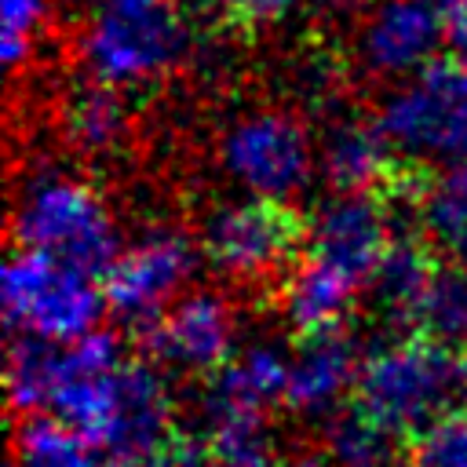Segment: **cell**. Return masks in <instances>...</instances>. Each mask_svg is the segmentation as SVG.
<instances>
[{
	"mask_svg": "<svg viewBox=\"0 0 467 467\" xmlns=\"http://www.w3.org/2000/svg\"><path fill=\"white\" fill-rule=\"evenodd\" d=\"M11 234L18 248L44 252L88 274H106L120 255L117 223L99 190L55 164H40L22 179Z\"/></svg>",
	"mask_w": 467,
	"mask_h": 467,
	"instance_id": "obj_1",
	"label": "cell"
},
{
	"mask_svg": "<svg viewBox=\"0 0 467 467\" xmlns=\"http://www.w3.org/2000/svg\"><path fill=\"white\" fill-rule=\"evenodd\" d=\"M452 390H460V358L423 332L379 343L361 358L354 383L358 409L409 441L449 412Z\"/></svg>",
	"mask_w": 467,
	"mask_h": 467,
	"instance_id": "obj_2",
	"label": "cell"
},
{
	"mask_svg": "<svg viewBox=\"0 0 467 467\" xmlns=\"http://www.w3.org/2000/svg\"><path fill=\"white\" fill-rule=\"evenodd\" d=\"M190 44L179 0H99L80 33V58L88 77L124 91L171 73Z\"/></svg>",
	"mask_w": 467,
	"mask_h": 467,
	"instance_id": "obj_3",
	"label": "cell"
},
{
	"mask_svg": "<svg viewBox=\"0 0 467 467\" xmlns=\"http://www.w3.org/2000/svg\"><path fill=\"white\" fill-rule=\"evenodd\" d=\"M102 306V285L80 266L29 248H18L4 266V314L22 336L73 343L95 332Z\"/></svg>",
	"mask_w": 467,
	"mask_h": 467,
	"instance_id": "obj_4",
	"label": "cell"
},
{
	"mask_svg": "<svg viewBox=\"0 0 467 467\" xmlns=\"http://www.w3.org/2000/svg\"><path fill=\"white\" fill-rule=\"evenodd\" d=\"M379 128L412 161H467V58H431L383 102Z\"/></svg>",
	"mask_w": 467,
	"mask_h": 467,
	"instance_id": "obj_5",
	"label": "cell"
},
{
	"mask_svg": "<svg viewBox=\"0 0 467 467\" xmlns=\"http://www.w3.org/2000/svg\"><path fill=\"white\" fill-rule=\"evenodd\" d=\"M303 244H306L303 219L285 201H270V197H248L215 208L201 237L208 263L234 281L285 277Z\"/></svg>",
	"mask_w": 467,
	"mask_h": 467,
	"instance_id": "obj_6",
	"label": "cell"
},
{
	"mask_svg": "<svg viewBox=\"0 0 467 467\" xmlns=\"http://www.w3.org/2000/svg\"><path fill=\"white\" fill-rule=\"evenodd\" d=\"M219 161L252 197L285 201L306 182L314 153L306 128L296 117L281 109H255L223 131Z\"/></svg>",
	"mask_w": 467,
	"mask_h": 467,
	"instance_id": "obj_7",
	"label": "cell"
},
{
	"mask_svg": "<svg viewBox=\"0 0 467 467\" xmlns=\"http://www.w3.org/2000/svg\"><path fill=\"white\" fill-rule=\"evenodd\" d=\"M398 212L383 193H336L306 226V255L365 288L394 248Z\"/></svg>",
	"mask_w": 467,
	"mask_h": 467,
	"instance_id": "obj_8",
	"label": "cell"
},
{
	"mask_svg": "<svg viewBox=\"0 0 467 467\" xmlns=\"http://www.w3.org/2000/svg\"><path fill=\"white\" fill-rule=\"evenodd\" d=\"M193 263H197V252L186 234L150 230L131 248H124L106 270V281H102L106 306L131 325H150L168 303L182 296V285L190 281Z\"/></svg>",
	"mask_w": 467,
	"mask_h": 467,
	"instance_id": "obj_9",
	"label": "cell"
},
{
	"mask_svg": "<svg viewBox=\"0 0 467 467\" xmlns=\"http://www.w3.org/2000/svg\"><path fill=\"white\" fill-rule=\"evenodd\" d=\"M153 361L179 372H219L234 354V310L219 292H182L142 325Z\"/></svg>",
	"mask_w": 467,
	"mask_h": 467,
	"instance_id": "obj_10",
	"label": "cell"
},
{
	"mask_svg": "<svg viewBox=\"0 0 467 467\" xmlns=\"http://www.w3.org/2000/svg\"><path fill=\"white\" fill-rule=\"evenodd\" d=\"M441 29V11L431 0H387L361 33L365 66L383 77H412L434 58Z\"/></svg>",
	"mask_w": 467,
	"mask_h": 467,
	"instance_id": "obj_11",
	"label": "cell"
},
{
	"mask_svg": "<svg viewBox=\"0 0 467 467\" xmlns=\"http://www.w3.org/2000/svg\"><path fill=\"white\" fill-rule=\"evenodd\" d=\"M358 368L361 358L339 328L299 339V350L292 354V368H288L285 405L303 416H332L343 394L354 390Z\"/></svg>",
	"mask_w": 467,
	"mask_h": 467,
	"instance_id": "obj_12",
	"label": "cell"
},
{
	"mask_svg": "<svg viewBox=\"0 0 467 467\" xmlns=\"http://www.w3.org/2000/svg\"><path fill=\"white\" fill-rule=\"evenodd\" d=\"M401 168L405 161L379 120H347L325 142V179L336 193H383Z\"/></svg>",
	"mask_w": 467,
	"mask_h": 467,
	"instance_id": "obj_13",
	"label": "cell"
},
{
	"mask_svg": "<svg viewBox=\"0 0 467 467\" xmlns=\"http://www.w3.org/2000/svg\"><path fill=\"white\" fill-rule=\"evenodd\" d=\"M358 292L361 288L350 285L343 274L303 255L281 277V310H285V321L292 325V332L299 339H310L321 332H336L343 325V317L350 314Z\"/></svg>",
	"mask_w": 467,
	"mask_h": 467,
	"instance_id": "obj_14",
	"label": "cell"
},
{
	"mask_svg": "<svg viewBox=\"0 0 467 467\" xmlns=\"http://www.w3.org/2000/svg\"><path fill=\"white\" fill-rule=\"evenodd\" d=\"M292 358L274 347H252L241 358L226 361L212 372L204 409H237V412H266L274 401H285Z\"/></svg>",
	"mask_w": 467,
	"mask_h": 467,
	"instance_id": "obj_15",
	"label": "cell"
},
{
	"mask_svg": "<svg viewBox=\"0 0 467 467\" xmlns=\"http://www.w3.org/2000/svg\"><path fill=\"white\" fill-rule=\"evenodd\" d=\"M58 117L66 142L88 157L113 153L128 135V106L120 99V88H109L95 77L73 84L62 95Z\"/></svg>",
	"mask_w": 467,
	"mask_h": 467,
	"instance_id": "obj_16",
	"label": "cell"
},
{
	"mask_svg": "<svg viewBox=\"0 0 467 467\" xmlns=\"http://www.w3.org/2000/svg\"><path fill=\"white\" fill-rule=\"evenodd\" d=\"M441 270V259H438V248H427L423 241H409V237H398L394 248L387 252L379 274H376V292H379V303L390 317L412 325L423 299H427V288L434 281V274Z\"/></svg>",
	"mask_w": 467,
	"mask_h": 467,
	"instance_id": "obj_17",
	"label": "cell"
},
{
	"mask_svg": "<svg viewBox=\"0 0 467 467\" xmlns=\"http://www.w3.org/2000/svg\"><path fill=\"white\" fill-rule=\"evenodd\" d=\"M420 223L434 248L467 270V161H456L438 179H431L420 201Z\"/></svg>",
	"mask_w": 467,
	"mask_h": 467,
	"instance_id": "obj_18",
	"label": "cell"
},
{
	"mask_svg": "<svg viewBox=\"0 0 467 467\" xmlns=\"http://www.w3.org/2000/svg\"><path fill=\"white\" fill-rule=\"evenodd\" d=\"M99 445L58 416L36 412L26 416L15 431V463L18 467H102Z\"/></svg>",
	"mask_w": 467,
	"mask_h": 467,
	"instance_id": "obj_19",
	"label": "cell"
},
{
	"mask_svg": "<svg viewBox=\"0 0 467 467\" xmlns=\"http://www.w3.org/2000/svg\"><path fill=\"white\" fill-rule=\"evenodd\" d=\"M398 441L387 427H379L368 412L339 409L332 412L328 434H325V460L328 467H394Z\"/></svg>",
	"mask_w": 467,
	"mask_h": 467,
	"instance_id": "obj_20",
	"label": "cell"
},
{
	"mask_svg": "<svg viewBox=\"0 0 467 467\" xmlns=\"http://www.w3.org/2000/svg\"><path fill=\"white\" fill-rule=\"evenodd\" d=\"M412 332H423L452 350H467V270L463 266L441 263L412 321Z\"/></svg>",
	"mask_w": 467,
	"mask_h": 467,
	"instance_id": "obj_21",
	"label": "cell"
},
{
	"mask_svg": "<svg viewBox=\"0 0 467 467\" xmlns=\"http://www.w3.org/2000/svg\"><path fill=\"white\" fill-rule=\"evenodd\" d=\"M409 467H467V409H449L409 445Z\"/></svg>",
	"mask_w": 467,
	"mask_h": 467,
	"instance_id": "obj_22",
	"label": "cell"
},
{
	"mask_svg": "<svg viewBox=\"0 0 467 467\" xmlns=\"http://www.w3.org/2000/svg\"><path fill=\"white\" fill-rule=\"evenodd\" d=\"M47 18V4L44 0H4V33H0V47H4V62L11 69L26 66L33 58L36 36L44 29Z\"/></svg>",
	"mask_w": 467,
	"mask_h": 467,
	"instance_id": "obj_23",
	"label": "cell"
},
{
	"mask_svg": "<svg viewBox=\"0 0 467 467\" xmlns=\"http://www.w3.org/2000/svg\"><path fill=\"white\" fill-rule=\"evenodd\" d=\"M219 18L248 36H255L259 29H270L274 22H281L296 0H208Z\"/></svg>",
	"mask_w": 467,
	"mask_h": 467,
	"instance_id": "obj_24",
	"label": "cell"
},
{
	"mask_svg": "<svg viewBox=\"0 0 467 467\" xmlns=\"http://www.w3.org/2000/svg\"><path fill=\"white\" fill-rule=\"evenodd\" d=\"M157 460L161 467H219L204 438H179V434L157 452Z\"/></svg>",
	"mask_w": 467,
	"mask_h": 467,
	"instance_id": "obj_25",
	"label": "cell"
},
{
	"mask_svg": "<svg viewBox=\"0 0 467 467\" xmlns=\"http://www.w3.org/2000/svg\"><path fill=\"white\" fill-rule=\"evenodd\" d=\"M441 22H445V33H449L456 55L467 58V0H445L441 4Z\"/></svg>",
	"mask_w": 467,
	"mask_h": 467,
	"instance_id": "obj_26",
	"label": "cell"
},
{
	"mask_svg": "<svg viewBox=\"0 0 467 467\" xmlns=\"http://www.w3.org/2000/svg\"><path fill=\"white\" fill-rule=\"evenodd\" d=\"M102 467H161L157 452L153 456H109L102 460Z\"/></svg>",
	"mask_w": 467,
	"mask_h": 467,
	"instance_id": "obj_27",
	"label": "cell"
},
{
	"mask_svg": "<svg viewBox=\"0 0 467 467\" xmlns=\"http://www.w3.org/2000/svg\"><path fill=\"white\" fill-rule=\"evenodd\" d=\"M460 394L467 398V350L460 354Z\"/></svg>",
	"mask_w": 467,
	"mask_h": 467,
	"instance_id": "obj_28",
	"label": "cell"
},
{
	"mask_svg": "<svg viewBox=\"0 0 467 467\" xmlns=\"http://www.w3.org/2000/svg\"><path fill=\"white\" fill-rule=\"evenodd\" d=\"M277 467H325L321 460H296V463H277Z\"/></svg>",
	"mask_w": 467,
	"mask_h": 467,
	"instance_id": "obj_29",
	"label": "cell"
}]
</instances>
